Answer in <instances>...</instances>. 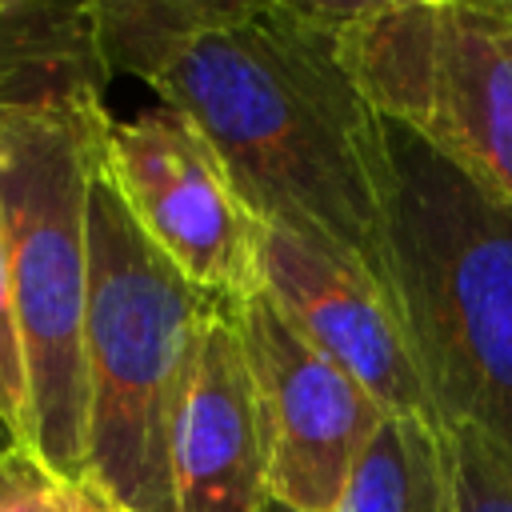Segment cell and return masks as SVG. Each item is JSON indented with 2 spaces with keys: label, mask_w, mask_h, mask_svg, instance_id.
<instances>
[{
  "label": "cell",
  "mask_w": 512,
  "mask_h": 512,
  "mask_svg": "<svg viewBox=\"0 0 512 512\" xmlns=\"http://www.w3.org/2000/svg\"><path fill=\"white\" fill-rule=\"evenodd\" d=\"M256 284L320 356L384 408V416L436 424L400 312L360 264L284 228H260Z\"/></svg>",
  "instance_id": "8"
},
{
  "label": "cell",
  "mask_w": 512,
  "mask_h": 512,
  "mask_svg": "<svg viewBox=\"0 0 512 512\" xmlns=\"http://www.w3.org/2000/svg\"><path fill=\"white\" fill-rule=\"evenodd\" d=\"M0 420H4L20 440L32 436L28 372H24L20 332H16V308H12V284H8L4 240H0Z\"/></svg>",
  "instance_id": "15"
},
{
  "label": "cell",
  "mask_w": 512,
  "mask_h": 512,
  "mask_svg": "<svg viewBox=\"0 0 512 512\" xmlns=\"http://www.w3.org/2000/svg\"><path fill=\"white\" fill-rule=\"evenodd\" d=\"M340 56L384 124L512 204V16L500 0L332 4Z\"/></svg>",
  "instance_id": "5"
},
{
  "label": "cell",
  "mask_w": 512,
  "mask_h": 512,
  "mask_svg": "<svg viewBox=\"0 0 512 512\" xmlns=\"http://www.w3.org/2000/svg\"><path fill=\"white\" fill-rule=\"evenodd\" d=\"M108 72L152 84L224 8V0H92Z\"/></svg>",
  "instance_id": "12"
},
{
  "label": "cell",
  "mask_w": 512,
  "mask_h": 512,
  "mask_svg": "<svg viewBox=\"0 0 512 512\" xmlns=\"http://www.w3.org/2000/svg\"><path fill=\"white\" fill-rule=\"evenodd\" d=\"M448 512H512V464L468 424H436Z\"/></svg>",
  "instance_id": "14"
},
{
  "label": "cell",
  "mask_w": 512,
  "mask_h": 512,
  "mask_svg": "<svg viewBox=\"0 0 512 512\" xmlns=\"http://www.w3.org/2000/svg\"><path fill=\"white\" fill-rule=\"evenodd\" d=\"M388 280L436 424L512 464V204L388 124Z\"/></svg>",
  "instance_id": "2"
},
{
  "label": "cell",
  "mask_w": 512,
  "mask_h": 512,
  "mask_svg": "<svg viewBox=\"0 0 512 512\" xmlns=\"http://www.w3.org/2000/svg\"><path fill=\"white\" fill-rule=\"evenodd\" d=\"M260 512H288V508H284V504H272V500H268V504H264Z\"/></svg>",
  "instance_id": "17"
},
{
  "label": "cell",
  "mask_w": 512,
  "mask_h": 512,
  "mask_svg": "<svg viewBox=\"0 0 512 512\" xmlns=\"http://www.w3.org/2000/svg\"><path fill=\"white\" fill-rule=\"evenodd\" d=\"M108 80L92 0H0V116L108 124Z\"/></svg>",
  "instance_id": "10"
},
{
  "label": "cell",
  "mask_w": 512,
  "mask_h": 512,
  "mask_svg": "<svg viewBox=\"0 0 512 512\" xmlns=\"http://www.w3.org/2000/svg\"><path fill=\"white\" fill-rule=\"evenodd\" d=\"M100 168L136 228L172 268L216 300H240L260 272V220L244 208L228 168L200 128L168 104L108 120Z\"/></svg>",
  "instance_id": "6"
},
{
  "label": "cell",
  "mask_w": 512,
  "mask_h": 512,
  "mask_svg": "<svg viewBox=\"0 0 512 512\" xmlns=\"http://www.w3.org/2000/svg\"><path fill=\"white\" fill-rule=\"evenodd\" d=\"M268 504V432L236 300H212L172 428L176 512H260Z\"/></svg>",
  "instance_id": "9"
},
{
  "label": "cell",
  "mask_w": 512,
  "mask_h": 512,
  "mask_svg": "<svg viewBox=\"0 0 512 512\" xmlns=\"http://www.w3.org/2000/svg\"><path fill=\"white\" fill-rule=\"evenodd\" d=\"M148 88L200 128L264 228L340 252L392 296L388 124L340 56L328 0H224Z\"/></svg>",
  "instance_id": "1"
},
{
  "label": "cell",
  "mask_w": 512,
  "mask_h": 512,
  "mask_svg": "<svg viewBox=\"0 0 512 512\" xmlns=\"http://www.w3.org/2000/svg\"><path fill=\"white\" fill-rule=\"evenodd\" d=\"M500 4H504V12H508V16H512V0H500Z\"/></svg>",
  "instance_id": "18"
},
{
  "label": "cell",
  "mask_w": 512,
  "mask_h": 512,
  "mask_svg": "<svg viewBox=\"0 0 512 512\" xmlns=\"http://www.w3.org/2000/svg\"><path fill=\"white\" fill-rule=\"evenodd\" d=\"M336 512H448L440 428L416 416H384Z\"/></svg>",
  "instance_id": "11"
},
{
  "label": "cell",
  "mask_w": 512,
  "mask_h": 512,
  "mask_svg": "<svg viewBox=\"0 0 512 512\" xmlns=\"http://www.w3.org/2000/svg\"><path fill=\"white\" fill-rule=\"evenodd\" d=\"M212 300L136 228L96 156L84 312L88 480L120 512H176L172 428Z\"/></svg>",
  "instance_id": "3"
},
{
  "label": "cell",
  "mask_w": 512,
  "mask_h": 512,
  "mask_svg": "<svg viewBox=\"0 0 512 512\" xmlns=\"http://www.w3.org/2000/svg\"><path fill=\"white\" fill-rule=\"evenodd\" d=\"M268 432V500L288 512H336L384 408L320 356L260 292L236 300Z\"/></svg>",
  "instance_id": "7"
},
{
  "label": "cell",
  "mask_w": 512,
  "mask_h": 512,
  "mask_svg": "<svg viewBox=\"0 0 512 512\" xmlns=\"http://www.w3.org/2000/svg\"><path fill=\"white\" fill-rule=\"evenodd\" d=\"M12 440H20V436H16V432H12V428L0 420V448H4V444H12Z\"/></svg>",
  "instance_id": "16"
},
{
  "label": "cell",
  "mask_w": 512,
  "mask_h": 512,
  "mask_svg": "<svg viewBox=\"0 0 512 512\" xmlns=\"http://www.w3.org/2000/svg\"><path fill=\"white\" fill-rule=\"evenodd\" d=\"M0 512H120V504L92 480L48 464L28 440L0 448Z\"/></svg>",
  "instance_id": "13"
},
{
  "label": "cell",
  "mask_w": 512,
  "mask_h": 512,
  "mask_svg": "<svg viewBox=\"0 0 512 512\" xmlns=\"http://www.w3.org/2000/svg\"><path fill=\"white\" fill-rule=\"evenodd\" d=\"M104 124L0 116V240L28 372V444L88 480V196Z\"/></svg>",
  "instance_id": "4"
}]
</instances>
